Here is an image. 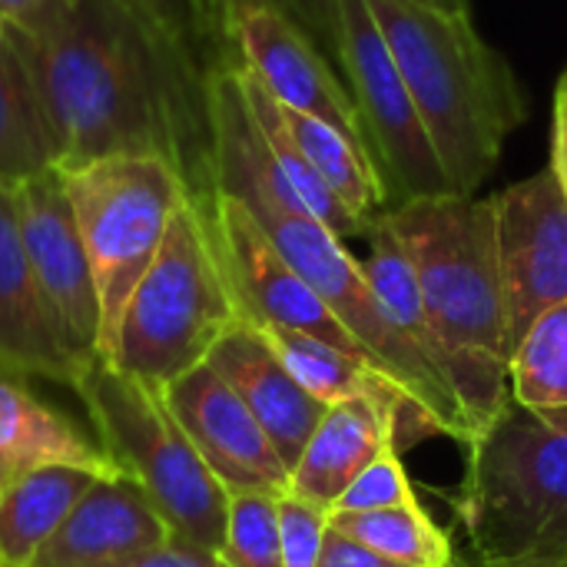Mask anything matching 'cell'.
I'll list each match as a JSON object with an SVG mask.
<instances>
[{
	"label": "cell",
	"mask_w": 567,
	"mask_h": 567,
	"mask_svg": "<svg viewBox=\"0 0 567 567\" xmlns=\"http://www.w3.org/2000/svg\"><path fill=\"white\" fill-rule=\"evenodd\" d=\"M20 50L53 140V166L103 156H163L186 176L196 143L186 96L189 60L126 0H70L37 30L3 23Z\"/></svg>",
	"instance_id": "obj_1"
},
{
	"label": "cell",
	"mask_w": 567,
	"mask_h": 567,
	"mask_svg": "<svg viewBox=\"0 0 567 567\" xmlns=\"http://www.w3.org/2000/svg\"><path fill=\"white\" fill-rule=\"evenodd\" d=\"M385 216L409 249L449 385L478 439L512 402L495 203L442 193L405 199Z\"/></svg>",
	"instance_id": "obj_2"
},
{
	"label": "cell",
	"mask_w": 567,
	"mask_h": 567,
	"mask_svg": "<svg viewBox=\"0 0 567 567\" xmlns=\"http://www.w3.org/2000/svg\"><path fill=\"white\" fill-rule=\"evenodd\" d=\"M422 116L452 193L475 196L528 106L468 3L365 0Z\"/></svg>",
	"instance_id": "obj_3"
},
{
	"label": "cell",
	"mask_w": 567,
	"mask_h": 567,
	"mask_svg": "<svg viewBox=\"0 0 567 567\" xmlns=\"http://www.w3.org/2000/svg\"><path fill=\"white\" fill-rule=\"evenodd\" d=\"M458 515L475 561L567 565V419L508 402L468 442Z\"/></svg>",
	"instance_id": "obj_4"
},
{
	"label": "cell",
	"mask_w": 567,
	"mask_h": 567,
	"mask_svg": "<svg viewBox=\"0 0 567 567\" xmlns=\"http://www.w3.org/2000/svg\"><path fill=\"white\" fill-rule=\"evenodd\" d=\"M70 385L103 452L146 492L173 538L219 555L229 492L173 419L163 385L130 375L103 355L86 359Z\"/></svg>",
	"instance_id": "obj_5"
},
{
	"label": "cell",
	"mask_w": 567,
	"mask_h": 567,
	"mask_svg": "<svg viewBox=\"0 0 567 567\" xmlns=\"http://www.w3.org/2000/svg\"><path fill=\"white\" fill-rule=\"evenodd\" d=\"M239 319L243 312L226 279L206 203L189 193L133 289L106 359L130 375L169 385L203 365Z\"/></svg>",
	"instance_id": "obj_6"
},
{
	"label": "cell",
	"mask_w": 567,
	"mask_h": 567,
	"mask_svg": "<svg viewBox=\"0 0 567 567\" xmlns=\"http://www.w3.org/2000/svg\"><path fill=\"white\" fill-rule=\"evenodd\" d=\"M86 246L100 299V352L110 355L123 309L156 259L173 213L189 196L186 176L163 156H103L60 169Z\"/></svg>",
	"instance_id": "obj_7"
},
{
	"label": "cell",
	"mask_w": 567,
	"mask_h": 567,
	"mask_svg": "<svg viewBox=\"0 0 567 567\" xmlns=\"http://www.w3.org/2000/svg\"><path fill=\"white\" fill-rule=\"evenodd\" d=\"M339 70L389 186V199L399 206L405 199L452 193L399 63L365 0H339Z\"/></svg>",
	"instance_id": "obj_8"
},
{
	"label": "cell",
	"mask_w": 567,
	"mask_h": 567,
	"mask_svg": "<svg viewBox=\"0 0 567 567\" xmlns=\"http://www.w3.org/2000/svg\"><path fill=\"white\" fill-rule=\"evenodd\" d=\"M492 203L508 352H515L538 316L567 302V196L545 166L495 193Z\"/></svg>",
	"instance_id": "obj_9"
},
{
	"label": "cell",
	"mask_w": 567,
	"mask_h": 567,
	"mask_svg": "<svg viewBox=\"0 0 567 567\" xmlns=\"http://www.w3.org/2000/svg\"><path fill=\"white\" fill-rule=\"evenodd\" d=\"M23 246L63 352L83 365L100 352V299L86 246L56 166L13 189Z\"/></svg>",
	"instance_id": "obj_10"
},
{
	"label": "cell",
	"mask_w": 567,
	"mask_h": 567,
	"mask_svg": "<svg viewBox=\"0 0 567 567\" xmlns=\"http://www.w3.org/2000/svg\"><path fill=\"white\" fill-rule=\"evenodd\" d=\"M203 203L243 319L256 326H282L316 336L369 365L365 352L352 342L342 322L286 262V256L272 246V239L262 233V226L249 216V209L239 199L213 189L209 199Z\"/></svg>",
	"instance_id": "obj_11"
},
{
	"label": "cell",
	"mask_w": 567,
	"mask_h": 567,
	"mask_svg": "<svg viewBox=\"0 0 567 567\" xmlns=\"http://www.w3.org/2000/svg\"><path fill=\"white\" fill-rule=\"evenodd\" d=\"M163 395L173 419L226 492H289V468L282 455L209 362L163 385Z\"/></svg>",
	"instance_id": "obj_12"
},
{
	"label": "cell",
	"mask_w": 567,
	"mask_h": 567,
	"mask_svg": "<svg viewBox=\"0 0 567 567\" xmlns=\"http://www.w3.org/2000/svg\"><path fill=\"white\" fill-rule=\"evenodd\" d=\"M229 43L239 53V66L252 73L282 106L326 120L369 150L342 73L279 7H252L239 13L229 23Z\"/></svg>",
	"instance_id": "obj_13"
},
{
	"label": "cell",
	"mask_w": 567,
	"mask_h": 567,
	"mask_svg": "<svg viewBox=\"0 0 567 567\" xmlns=\"http://www.w3.org/2000/svg\"><path fill=\"white\" fill-rule=\"evenodd\" d=\"M223 382L243 399V405L256 415L276 452L282 455L286 468L299 462L306 442L312 439L319 419L329 405L312 399L279 362L266 336L249 322L239 319L209 352L206 359Z\"/></svg>",
	"instance_id": "obj_14"
},
{
	"label": "cell",
	"mask_w": 567,
	"mask_h": 567,
	"mask_svg": "<svg viewBox=\"0 0 567 567\" xmlns=\"http://www.w3.org/2000/svg\"><path fill=\"white\" fill-rule=\"evenodd\" d=\"M402 425V409L382 395H355L329 405L289 472V492L332 512L349 485L389 445H399Z\"/></svg>",
	"instance_id": "obj_15"
},
{
	"label": "cell",
	"mask_w": 567,
	"mask_h": 567,
	"mask_svg": "<svg viewBox=\"0 0 567 567\" xmlns=\"http://www.w3.org/2000/svg\"><path fill=\"white\" fill-rule=\"evenodd\" d=\"M169 538L173 532L146 492L116 472L90 485L33 567H110Z\"/></svg>",
	"instance_id": "obj_16"
},
{
	"label": "cell",
	"mask_w": 567,
	"mask_h": 567,
	"mask_svg": "<svg viewBox=\"0 0 567 567\" xmlns=\"http://www.w3.org/2000/svg\"><path fill=\"white\" fill-rule=\"evenodd\" d=\"M0 362L17 372H33L60 382H73L76 362L63 352L27 246L20 233L13 189L0 183Z\"/></svg>",
	"instance_id": "obj_17"
},
{
	"label": "cell",
	"mask_w": 567,
	"mask_h": 567,
	"mask_svg": "<svg viewBox=\"0 0 567 567\" xmlns=\"http://www.w3.org/2000/svg\"><path fill=\"white\" fill-rule=\"evenodd\" d=\"M40 465H80L96 475L120 472L100 442L86 439L27 385L0 375V468L20 475Z\"/></svg>",
	"instance_id": "obj_18"
},
{
	"label": "cell",
	"mask_w": 567,
	"mask_h": 567,
	"mask_svg": "<svg viewBox=\"0 0 567 567\" xmlns=\"http://www.w3.org/2000/svg\"><path fill=\"white\" fill-rule=\"evenodd\" d=\"M96 478L103 475L80 465H40L13 475L0 498V567H33Z\"/></svg>",
	"instance_id": "obj_19"
},
{
	"label": "cell",
	"mask_w": 567,
	"mask_h": 567,
	"mask_svg": "<svg viewBox=\"0 0 567 567\" xmlns=\"http://www.w3.org/2000/svg\"><path fill=\"white\" fill-rule=\"evenodd\" d=\"M272 96V93H269ZM276 100V96H272ZM279 103V100H276ZM279 116L292 136V143L299 146V153L306 156V163L322 176V183L365 223L372 226L389 206V186L375 166V156L355 143L352 136H346L342 130H336L326 120H316L309 113H296L289 106L279 103Z\"/></svg>",
	"instance_id": "obj_20"
},
{
	"label": "cell",
	"mask_w": 567,
	"mask_h": 567,
	"mask_svg": "<svg viewBox=\"0 0 567 567\" xmlns=\"http://www.w3.org/2000/svg\"><path fill=\"white\" fill-rule=\"evenodd\" d=\"M53 166V140L33 76L0 23V183L17 189L23 179Z\"/></svg>",
	"instance_id": "obj_21"
},
{
	"label": "cell",
	"mask_w": 567,
	"mask_h": 567,
	"mask_svg": "<svg viewBox=\"0 0 567 567\" xmlns=\"http://www.w3.org/2000/svg\"><path fill=\"white\" fill-rule=\"evenodd\" d=\"M365 239H369V256L362 259V269H365L375 296L382 299L389 319L405 336V342L435 372L445 375L442 346H439V339L432 332V322H429V312H425V302H422V289H419V279H415V266H412L409 249L399 239V233L392 229L385 213L365 229Z\"/></svg>",
	"instance_id": "obj_22"
},
{
	"label": "cell",
	"mask_w": 567,
	"mask_h": 567,
	"mask_svg": "<svg viewBox=\"0 0 567 567\" xmlns=\"http://www.w3.org/2000/svg\"><path fill=\"white\" fill-rule=\"evenodd\" d=\"M256 329L266 336V342L272 346L279 362L289 369V375L322 405H336V402L355 399V395H382L402 409L399 395L362 359H352L342 349H336L316 336L296 332V329H282V326H256ZM402 419H405V409H402Z\"/></svg>",
	"instance_id": "obj_23"
},
{
	"label": "cell",
	"mask_w": 567,
	"mask_h": 567,
	"mask_svg": "<svg viewBox=\"0 0 567 567\" xmlns=\"http://www.w3.org/2000/svg\"><path fill=\"white\" fill-rule=\"evenodd\" d=\"M512 402L542 415L567 419V302L532 322L508 359Z\"/></svg>",
	"instance_id": "obj_24"
},
{
	"label": "cell",
	"mask_w": 567,
	"mask_h": 567,
	"mask_svg": "<svg viewBox=\"0 0 567 567\" xmlns=\"http://www.w3.org/2000/svg\"><path fill=\"white\" fill-rule=\"evenodd\" d=\"M332 528L392 561L412 567H458L445 528L422 508L419 498L362 515H332Z\"/></svg>",
	"instance_id": "obj_25"
},
{
	"label": "cell",
	"mask_w": 567,
	"mask_h": 567,
	"mask_svg": "<svg viewBox=\"0 0 567 567\" xmlns=\"http://www.w3.org/2000/svg\"><path fill=\"white\" fill-rule=\"evenodd\" d=\"M219 558L229 567H282L279 495L229 492V515Z\"/></svg>",
	"instance_id": "obj_26"
},
{
	"label": "cell",
	"mask_w": 567,
	"mask_h": 567,
	"mask_svg": "<svg viewBox=\"0 0 567 567\" xmlns=\"http://www.w3.org/2000/svg\"><path fill=\"white\" fill-rule=\"evenodd\" d=\"M419 498L412 488V478L405 472V462L399 455V445H389L336 502L332 515H362V512H382Z\"/></svg>",
	"instance_id": "obj_27"
},
{
	"label": "cell",
	"mask_w": 567,
	"mask_h": 567,
	"mask_svg": "<svg viewBox=\"0 0 567 567\" xmlns=\"http://www.w3.org/2000/svg\"><path fill=\"white\" fill-rule=\"evenodd\" d=\"M332 528V512L292 492L279 495V542L282 567H319Z\"/></svg>",
	"instance_id": "obj_28"
},
{
	"label": "cell",
	"mask_w": 567,
	"mask_h": 567,
	"mask_svg": "<svg viewBox=\"0 0 567 567\" xmlns=\"http://www.w3.org/2000/svg\"><path fill=\"white\" fill-rule=\"evenodd\" d=\"M126 3L153 33L173 43L189 63L196 60V43L209 37L199 0H126Z\"/></svg>",
	"instance_id": "obj_29"
},
{
	"label": "cell",
	"mask_w": 567,
	"mask_h": 567,
	"mask_svg": "<svg viewBox=\"0 0 567 567\" xmlns=\"http://www.w3.org/2000/svg\"><path fill=\"white\" fill-rule=\"evenodd\" d=\"M276 7L339 70V0H276ZM342 73V70H339Z\"/></svg>",
	"instance_id": "obj_30"
},
{
	"label": "cell",
	"mask_w": 567,
	"mask_h": 567,
	"mask_svg": "<svg viewBox=\"0 0 567 567\" xmlns=\"http://www.w3.org/2000/svg\"><path fill=\"white\" fill-rule=\"evenodd\" d=\"M110 567H229L216 551H206V548H196V545H186L179 538H169L150 551H140L133 558H123Z\"/></svg>",
	"instance_id": "obj_31"
},
{
	"label": "cell",
	"mask_w": 567,
	"mask_h": 567,
	"mask_svg": "<svg viewBox=\"0 0 567 567\" xmlns=\"http://www.w3.org/2000/svg\"><path fill=\"white\" fill-rule=\"evenodd\" d=\"M319 567H412L402 565V561H392L346 535H339L336 528H329V538H326V548H322V561Z\"/></svg>",
	"instance_id": "obj_32"
},
{
	"label": "cell",
	"mask_w": 567,
	"mask_h": 567,
	"mask_svg": "<svg viewBox=\"0 0 567 567\" xmlns=\"http://www.w3.org/2000/svg\"><path fill=\"white\" fill-rule=\"evenodd\" d=\"M70 0H0V23L37 30L47 20H53Z\"/></svg>",
	"instance_id": "obj_33"
},
{
	"label": "cell",
	"mask_w": 567,
	"mask_h": 567,
	"mask_svg": "<svg viewBox=\"0 0 567 567\" xmlns=\"http://www.w3.org/2000/svg\"><path fill=\"white\" fill-rule=\"evenodd\" d=\"M551 169L567 196V70L555 86V113H551Z\"/></svg>",
	"instance_id": "obj_34"
},
{
	"label": "cell",
	"mask_w": 567,
	"mask_h": 567,
	"mask_svg": "<svg viewBox=\"0 0 567 567\" xmlns=\"http://www.w3.org/2000/svg\"><path fill=\"white\" fill-rule=\"evenodd\" d=\"M199 10H203V20H206L209 37H223V40H229V27H226V7H223V0H199Z\"/></svg>",
	"instance_id": "obj_35"
},
{
	"label": "cell",
	"mask_w": 567,
	"mask_h": 567,
	"mask_svg": "<svg viewBox=\"0 0 567 567\" xmlns=\"http://www.w3.org/2000/svg\"><path fill=\"white\" fill-rule=\"evenodd\" d=\"M223 7H226V27H229L239 13H246L252 7H276V0H223Z\"/></svg>",
	"instance_id": "obj_36"
},
{
	"label": "cell",
	"mask_w": 567,
	"mask_h": 567,
	"mask_svg": "<svg viewBox=\"0 0 567 567\" xmlns=\"http://www.w3.org/2000/svg\"><path fill=\"white\" fill-rule=\"evenodd\" d=\"M465 567V565H458ZM472 567H567V565H542V561H518V565H485V561H475Z\"/></svg>",
	"instance_id": "obj_37"
},
{
	"label": "cell",
	"mask_w": 567,
	"mask_h": 567,
	"mask_svg": "<svg viewBox=\"0 0 567 567\" xmlns=\"http://www.w3.org/2000/svg\"><path fill=\"white\" fill-rule=\"evenodd\" d=\"M13 482V475L7 472V468H0V498H3V492H7V485Z\"/></svg>",
	"instance_id": "obj_38"
},
{
	"label": "cell",
	"mask_w": 567,
	"mask_h": 567,
	"mask_svg": "<svg viewBox=\"0 0 567 567\" xmlns=\"http://www.w3.org/2000/svg\"><path fill=\"white\" fill-rule=\"evenodd\" d=\"M439 3H468V0H439Z\"/></svg>",
	"instance_id": "obj_39"
}]
</instances>
